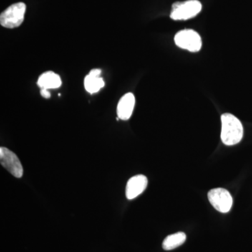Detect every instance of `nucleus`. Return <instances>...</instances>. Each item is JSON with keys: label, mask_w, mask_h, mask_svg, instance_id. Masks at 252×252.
<instances>
[{"label": "nucleus", "mask_w": 252, "mask_h": 252, "mask_svg": "<svg viewBox=\"0 0 252 252\" xmlns=\"http://www.w3.org/2000/svg\"><path fill=\"white\" fill-rule=\"evenodd\" d=\"M221 132L220 139L227 146H233L240 142L243 137V126L238 118L225 113L220 117Z\"/></svg>", "instance_id": "1"}, {"label": "nucleus", "mask_w": 252, "mask_h": 252, "mask_svg": "<svg viewBox=\"0 0 252 252\" xmlns=\"http://www.w3.org/2000/svg\"><path fill=\"white\" fill-rule=\"evenodd\" d=\"M26 5L23 2L11 5L0 15V24L6 28L19 27L24 21Z\"/></svg>", "instance_id": "2"}, {"label": "nucleus", "mask_w": 252, "mask_h": 252, "mask_svg": "<svg viewBox=\"0 0 252 252\" xmlns=\"http://www.w3.org/2000/svg\"><path fill=\"white\" fill-rule=\"evenodd\" d=\"M173 9L170 15L175 21H186L195 17L200 12L202 4L198 0H189L184 2H177L173 4Z\"/></svg>", "instance_id": "3"}, {"label": "nucleus", "mask_w": 252, "mask_h": 252, "mask_svg": "<svg viewBox=\"0 0 252 252\" xmlns=\"http://www.w3.org/2000/svg\"><path fill=\"white\" fill-rule=\"evenodd\" d=\"M176 45L190 52L200 51L202 41L198 33L193 30H184L177 32L175 36Z\"/></svg>", "instance_id": "4"}, {"label": "nucleus", "mask_w": 252, "mask_h": 252, "mask_svg": "<svg viewBox=\"0 0 252 252\" xmlns=\"http://www.w3.org/2000/svg\"><path fill=\"white\" fill-rule=\"evenodd\" d=\"M209 201L217 211L227 213L230 211L233 205L232 195L228 190L218 188L210 190L207 194Z\"/></svg>", "instance_id": "5"}, {"label": "nucleus", "mask_w": 252, "mask_h": 252, "mask_svg": "<svg viewBox=\"0 0 252 252\" xmlns=\"http://www.w3.org/2000/svg\"><path fill=\"white\" fill-rule=\"evenodd\" d=\"M0 162L16 178H21L23 175V168L17 156L6 147L0 148Z\"/></svg>", "instance_id": "6"}, {"label": "nucleus", "mask_w": 252, "mask_h": 252, "mask_svg": "<svg viewBox=\"0 0 252 252\" xmlns=\"http://www.w3.org/2000/svg\"><path fill=\"white\" fill-rule=\"evenodd\" d=\"M148 180L144 175H139L131 177L126 185V195L128 200L137 198L147 188Z\"/></svg>", "instance_id": "7"}, {"label": "nucleus", "mask_w": 252, "mask_h": 252, "mask_svg": "<svg viewBox=\"0 0 252 252\" xmlns=\"http://www.w3.org/2000/svg\"><path fill=\"white\" fill-rule=\"evenodd\" d=\"M135 96L131 93L124 94L117 106V115L119 119L126 121L130 119L135 107Z\"/></svg>", "instance_id": "8"}, {"label": "nucleus", "mask_w": 252, "mask_h": 252, "mask_svg": "<svg viewBox=\"0 0 252 252\" xmlns=\"http://www.w3.org/2000/svg\"><path fill=\"white\" fill-rule=\"evenodd\" d=\"M62 81L59 74L54 72H46L41 74L37 81V85L41 89H58L61 86Z\"/></svg>", "instance_id": "9"}, {"label": "nucleus", "mask_w": 252, "mask_h": 252, "mask_svg": "<svg viewBox=\"0 0 252 252\" xmlns=\"http://www.w3.org/2000/svg\"><path fill=\"white\" fill-rule=\"evenodd\" d=\"M187 235L183 232H178L175 234L168 235L163 240L162 248L167 251L174 250L183 245L185 243Z\"/></svg>", "instance_id": "10"}, {"label": "nucleus", "mask_w": 252, "mask_h": 252, "mask_svg": "<svg viewBox=\"0 0 252 252\" xmlns=\"http://www.w3.org/2000/svg\"><path fill=\"white\" fill-rule=\"evenodd\" d=\"M84 86L87 92L95 94L104 86V81L99 76L94 75L89 73L84 79Z\"/></svg>", "instance_id": "11"}, {"label": "nucleus", "mask_w": 252, "mask_h": 252, "mask_svg": "<svg viewBox=\"0 0 252 252\" xmlns=\"http://www.w3.org/2000/svg\"><path fill=\"white\" fill-rule=\"evenodd\" d=\"M41 95L46 99H49L51 97V94L49 91V89H41L40 91Z\"/></svg>", "instance_id": "12"}]
</instances>
